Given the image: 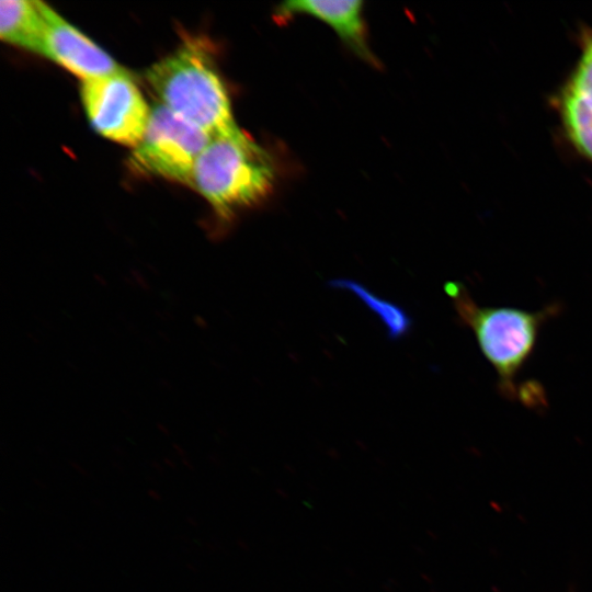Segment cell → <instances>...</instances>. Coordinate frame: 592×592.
Listing matches in <instances>:
<instances>
[{
	"instance_id": "1",
	"label": "cell",
	"mask_w": 592,
	"mask_h": 592,
	"mask_svg": "<svg viewBox=\"0 0 592 592\" xmlns=\"http://www.w3.org/2000/svg\"><path fill=\"white\" fill-rule=\"evenodd\" d=\"M146 80L159 103L210 137L241 133L230 100L202 44L189 42L153 64Z\"/></svg>"
},
{
	"instance_id": "2",
	"label": "cell",
	"mask_w": 592,
	"mask_h": 592,
	"mask_svg": "<svg viewBox=\"0 0 592 592\" xmlns=\"http://www.w3.org/2000/svg\"><path fill=\"white\" fill-rule=\"evenodd\" d=\"M275 178L272 157L241 132L212 137L195 162L191 186L228 220L236 210L266 197Z\"/></svg>"
},
{
	"instance_id": "3",
	"label": "cell",
	"mask_w": 592,
	"mask_h": 592,
	"mask_svg": "<svg viewBox=\"0 0 592 592\" xmlns=\"http://www.w3.org/2000/svg\"><path fill=\"white\" fill-rule=\"evenodd\" d=\"M445 291L453 299L458 317L474 332L483 356L494 368L501 392L517 398L515 377L533 353L540 327L557 314L559 306L550 305L537 311L480 306L459 283H447Z\"/></svg>"
},
{
	"instance_id": "4",
	"label": "cell",
	"mask_w": 592,
	"mask_h": 592,
	"mask_svg": "<svg viewBox=\"0 0 592 592\" xmlns=\"http://www.w3.org/2000/svg\"><path fill=\"white\" fill-rule=\"evenodd\" d=\"M212 137L155 103L145 135L129 157L133 170L191 185L195 162Z\"/></svg>"
},
{
	"instance_id": "5",
	"label": "cell",
	"mask_w": 592,
	"mask_h": 592,
	"mask_svg": "<svg viewBox=\"0 0 592 592\" xmlns=\"http://www.w3.org/2000/svg\"><path fill=\"white\" fill-rule=\"evenodd\" d=\"M80 94L94 130L134 148L140 143L151 107L126 70L82 81Z\"/></svg>"
},
{
	"instance_id": "6",
	"label": "cell",
	"mask_w": 592,
	"mask_h": 592,
	"mask_svg": "<svg viewBox=\"0 0 592 592\" xmlns=\"http://www.w3.org/2000/svg\"><path fill=\"white\" fill-rule=\"evenodd\" d=\"M44 18L43 56L59 64L82 81L124 69L100 46L41 1Z\"/></svg>"
},
{
	"instance_id": "7",
	"label": "cell",
	"mask_w": 592,
	"mask_h": 592,
	"mask_svg": "<svg viewBox=\"0 0 592 592\" xmlns=\"http://www.w3.org/2000/svg\"><path fill=\"white\" fill-rule=\"evenodd\" d=\"M555 106L566 139L592 164V31L582 34L579 58L556 96Z\"/></svg>"
},
{
	"instance_id": "8",
	"label": "cell",
	"mask_w": 592,
	"mask_h": 592,
	"mask_svg": "<svg viewBox=\"0 0 592 592\" xmlns=\"http://www.w3.org/2000/svg\"><path fill=\"white\" fill-rule=\"evenodd\" d=\"M280 19L307 14L330 25L341 39L362 58L373 61L366 42L361 0H293L281 3L276 10Z\"/></svg>"
},
{
	"instance_id": "9",
	"label": "cell",
	"mask_w": 592,
	"mask_h": 592,
	"mask_svg": "<svg viewBox=\"0 0 592 592\" xmlns=\"http://www.w3.org/2000/svg\"><path fill=\"white\" fill-rule=\"evenodd\" d=\"M0 35L9 44L43 56L44 18L41 1H1Z\"/></svg>"
},
{
	"instance_id": "10",
	"label": "cell",
	"mask_w": 592,
	"mask_h": 592,
	"mask_svg": "<svg viewBox=\"0 0 592 592\" xmlns=\"http://www.w3.org/2000/svg\"><path fill=\"white\" fill-rule=\"evenodd\" d=\"M329 285L334 288L350 291L358 297L379 317L386 327L389 339H399L409 331L411 319L406 311L399 306L373 294L361 283L348 278H335L330 281Z\"/></svg>"
},
{
	"instance_id": "11",
	"label": "cell",
	"mask_w": 592,
	"mask_h": 592,
	"mask_svg": "<svg viewBox=\"0 0 592 592\" xmlns=\"http://www.w3.org/2000/svg\"><path fill=\"white\" fill-rule=\"evenodd\" d=\"M148 496H149L151 499L156 500V501H160V500H161L160 493H159L158 491L153 490V489H149V490H148Z\"/></svg>"
},
{
	"instance_id": "12",
	"label": "cell",
	"mask_w": 592,
	"mask_h": 592,
	"mask_svg": "<svg viewBox=\"0 0 592 592\" xmlns=\"http://www.w3.org/2000/svg\"><path fill=\"white\" fill-rule=\"evenodd\" d=\"M187 521L193 524L194 526H196V522L194 520H192L191 517L187 519Z\"/></svg>"
}]
</instances>
